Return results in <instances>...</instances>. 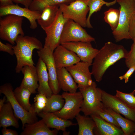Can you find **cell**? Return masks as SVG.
Segmentation results:
<instances>
[{"instance_id":"obj_1","label":"cell","mask_w":135,"mask_h":135,"mask_svg":"<svg viewBox=\"0 0 135 135\" xmlns=\"http://www.w3.org/2000/svg\"><path fill=\"white\" fill-rule=\"evenodd\" d=\"M128 52L124 46L111 42L106 43L100 50L92 63L91 72L99 82L107 69L118 60L125 58Z\"/></svg>"},{"instance_id":"obj_2","label":"cell","mask_w":135,"mask_h":135,"mask_svg":"<svg viewBox=\"0 0 135 135\" xmlns=\"http://www.w3.org/2000/svg\"><path fill=\"white\" fill-rule=\"evenodd\" d=\"M13 49L17 61L15 71L19 73L22 68L26 66H34L32 59V54L35 49L42 48L41 42L36 38L29 36L19 35L16 41Z\"/></svg>"},{"instance_id":"obj_3","label":"cell","mask_w":135,"mask_h":135,"mask_svg":"<svg viewBox=\"0 0 135 135\" xmlns=\"http://www.w3.org/2000/svg\"><path fill=\"white\" fill-rule=\"evenodd\" d=\"M120 6L119 22L117 28L112 32L116 42L124 39H131L129 34L131 18L135 13V1L133 0H117Z\"/></svg>"},{"instance_id":"obj_4","label":"cell","mask_w":135,"mask_h":135,"mask_svg":"<svg viewBox=\"0 0 135 135\" xmlns=\"http://www.w3.org/2000/svg\"><path fill=\"white\" fill-rule=\"evenodd\" d=\"M79 89L83 98L81 111L84 115L96 114L103 108L102 98V90L97 87L95 82L93 81L90 85L84 88Z\"/></svg>"},{"instance_id":"obj_5","label":"cell","mask_w":135,"mask_h":135,"mask_svg":"<svg viewBox=\"0 0 135 135\" xmlns=\"http://www.w3.org/2000/svg\"><path fill=\"white\" fill-rule=\"evenodd\" d=\"M1 17L0 38L14 45L19 35H24L22 28L23 17L12 14Z\"/></svg>"},{"instance_id":"obj_6","label":"cell","mask_w":135,"mask_h":135,"mask_svg":"<svg viewBox=\"0 0 135 135\" xmlns=\"http://www.w3.org/2000/svg\"><path fill=\"white\" fill-rule=\"evenodd\" d=\"M13 88L10 83L5 84L0 87V92L3 94L6 98V102L10 104L16 116L21 120L22 129L26 124H30L38 121L37 114L34 108L28 111L25 109L18 102L15 98Z\"/></svg>"},{"instance_id":"obj_7","label":"cell","mask_w":135,"mask_h":135,"mask_svg":"<svg viewBox=\"0 0 135 135\" xmlns=\"http://www.w3.org/2000/svg\"><path fill=\"white\" fill-rule=\"evenodd\" d=\"M88 1L75 0L68 4L60 5L59 8L64 18L73 20L83 27H86V16L89 11Z\"/></svg>"},{"instance_id":"obj_8","label":"cell","mask_w":135,"mask_h":135,"mask_svg":"<svg viewBox=\"0 0 135 135\" xmlns=\"http://www.w3.org/2000/svg\"><path fill=\"white\" fill-rule=\"evenodd\" d=\"M62 95L65 100L64 105L60 110L53 113L64 119L72 120L81 111L83 100L82 94L80 91L73 93L65 92Z\"/></svg>"},{"instance_id":"obj_9","label":"cell","mask_w":135,"mask_h":135,"mask_svg":"<svg viewBox=\"0 0 135 135\" xmlns=\"http://www.w3.org/2000/svg\"><path fill=\"white\" fill-rule=\"evenodd\" d=\"M82 27L73 20H68L65 24L61 35L60 44L69 42H95V38L88 34Z\"/></svg>"},{"instance_id":"obj_10","label":"cell","mask_w":135,"mask_h":135,"mask_svg":"<svg viewBox=\"0 0 135 135\" xmlns=\"http://www.w3.org/2000/svg\"><path fill=\"white\" fill-rule=\"evenodd\" d=\"M68 20L63 16L59 8L53 22L44 30L46 34L44 47L49 48L54 52L60 44V39L64 25Z\"/></svg>"},{"instance_id":"obj_11","label":"cell","mask_w":135,"mask_h":135,"mask_svg":"<svg viewBox=\"0 0 135 135\" xmlns=\"http://www.w3.org/2000/svg\"><path fill=\"white\" fill-rule=\"evenodd\" d=\"M102 98L104 106L110 108L135 122V108L128 106L116 96L110 94L103 90Z\"/></svg>"},{"instance_id":"obj_12","label":"cell","mask_w":135,"mask_h":135,"mask_svg":"<svg viewBox=\"0 0 135 135\" xmlns=\"http://www.w3.org/2000/svg\"><path fill=\"white\" fill-rule=\"evenodd\" d=\"M37 52L39 58L46 64L48 75V84L53 93L58 94L61 89L58 80L56 68L52 52L49 48L43 47Z\"/></svg>"},{"instance_id":"obj_13","label":"cell","mask_w":135,"mask_h":135,"mask_svg":"<svg viewBox=\"0 0 135 135\" xmlns=\"http://www.w3.org/2000/svg\"><path fill=\"white\" fill-rule=\"evenodd\" d=\"M91 66L87 62L81 61L66 68L77 84L79 89L84 88L92 84V74L89 69Z\"/></svg>"},{"instance_id":"obj_14","label":"cell","mask_w":135,"mask_h":135,"mask_svg":"<svg viewBox=\"0 0 135 135\" xmlns=\"http://www.w3.org/2000/svg\"><path fill=\"white\" fill-rule=\"evenodd\" d=\"M61 44L75 53L82 61L92 65L99 50L93 48L91 42H64Z\"/></svg>"},{"instance_id":"obj_15","label":"cell","mask_w":135,"mask_h":135,"mask_svg":"<svg viewBox=\"0 0 135 135\" xmlns=\"http://www.w3.org/2000/svg\"><path fill=\"white\" fill-rule=\"evenodd\" d=\"M41 12L33 11L29 8H22L18 4H14L4 7H0V16L3 17L9 14L24 17L29 21L30 28L35 29L37 27V20L39 18Z\"/></svg>"},{"instance_id":"obj_16","label":"cell","mask_w":135,"mask_h":135,"mask_svg":"<svg viewBox=\"0 0 135 135\" xmlns=\"http://www.w3.org/2000/svg\"><path fill=\"white\" fill-rule=\"evenodd\" d=\"M53 56L56 68H66L81 60L75 53L61 44L55 49Z\"/></svg>"},{"instance_id":"obj_17","label":"cell","mask_w":135,"mask_h":135,"mask_svg":"<svg viewBox=\"0 0 135 135\" xmlns=\"http://www.w3.org/2000/svg\"><path fill=\"white\" fill-rule=\"evenodd\" d=\"M42 118L49 128L58 130L66 131V128L72 125L77 124L69 120H66L59 117L53 112L42 111L37 114Z\"/></svg>"},{"instance_id":"obj_18","label":"cell","mask_w":135,"mask_h":135,"mask_svg":"<svg viewBox=\"0 0 135 135\" xmlns=\"http://www.w3.org/2000/svg\"><path fill=\"white\" fill-rule=\"evenodd\" d=\"M36 67L39 84L37 89L38 93L44 94L47 97H49L53 93L49 84L48 75L46 64L39 58Z\"/></svg>"},{"instance_id":"obj_19","label":"cell","mask_w":135,"mask_h":135,"mask_svg":"<svg viewBox=\"0 0 135 135\" xmlns=\"http://www.w3.org/2000/svg\"><path fill=\"white\" fill-rule=\"evenodd\" d=\"M21 72L24 78L20 86L28 89L32 94L36 93L39 86L36 67L26 66L22 68Z\"/></svg>"},{"instance_id":"obj_20","label":"cell","mask_w":135,"mask_h":135,"mask_svg":"<svg viewBox=\"0 0 135 135\" xmlns=\"http://www.w3.org/2000/svg\"><path fill=\"white\" fill-rule=\"evenodd\" d=\"M90 116L95 124L96 126L94 128L97 134L124 135L121 129L107 122L98 115L94 114Z\"/></svg>"},{"instance_id":"obj_21","label":"cell","mask_w":135,"mask_h":135,"mask_svg":"<svg viewBox=\"0 0 135 135\" xmlns=\"http://www.w3.org/2000/svg\"><path fill=\"white\" fill-rule=\"evenodd\" d=\"M58 133V130H50L42 119L32 124H26L20 135H56Z\"/></svg>"},{"instance_id":"obj_22","label":"cell","mask_w":135,"mask_h":135,"mask_svg":"<svg viewBox=\"0 0 135 135\" xmlns=\"http://www.w3.org/2000/svg\"><path fill=\"white\" fill-rule=\"evenodd\" d=\"M58 80L61 89L65 92H76L78 85L72 76L65 68H56Z\"/></svg>"},{"instance_id":"obj_23","label":"cell","mask_w":135,"mask_h":135,"mask_svg":"<svg viewBox=\"0 0 135 135\" xmlns=\"http://www.w3.org/2000/svg\"><path fill=\"white\" fill-rule=\"evenodd\" d=\"M18 119L10 104L7 102L0 110V127L7 128L12 126L18 128L19 124Z\"/></svg>"},{"instance_id":"obj_24","label":"cell","mask_w":135,"mask_h":135,"mask_svg":"<svg viewBox=\"0 0 135 135\" xmlns=\"http://www.w3.org/2000/svg\"><path fill=\"white\" fill-rule=\"evenodd\" d=\"M59 9V6H48L44 8L37 21L43 30L49 26L53 22Z\"/></svg>"},{"instance_id":"obj_25","label":"cell","mask_w":135,"mask_h":135,"mask_svg":"<svg viewBox=\"0 0 135 135\" xmlns=\"http://www.w3.org/2000/svg\"><path fill=\"white\" fill-rule=\"evenodd\" d=\"M103 108L114 117L123 132L124 135L134 134L135 132V122L122 117L110 108L104 106Z\"/></svg>"},{"instance_id":"obj_26","label":"cell","mask_w":135,"mask_h":135,"mask_svg":"<svg viewBox=\"0 0 135 135\" xmlns=\"http://www.w3.org/2000/svg\"><path fill=\"white\" fill-rule=\"evenodd\" d=\"M78 126V135H93L94 130L96 127L92 118L88 116L79 114L75 118Z\"/></svg>"},{"instance_id":"obj_27","label":"cell","mask_w":135,"mask_h":135,"mask_svg":"<svg viewBox=\"0 0 135 135\" xmlns=\"http://www.w3.org/2000/svg\"><path fill=\"white\" fill-rule=\"evenodd\" d=\"M14 92L16 99L25 109L30 111L34 109V105H31L30 102L32 93L29 90L20 86L15 88Z\"/></svg>"},{"instance_id":"obj_28","label":"cell","mask_w":135,"mask_h":135,"mask_svg":"<svg viewBox=\"0 0 135 135\" xmlns=\"http://www.w3.org/2000/svg\"><path fill=\"white\" fill-rule=\"evenodd\" d=\"M47 98L46 105L43 111L54 112L59 110L63 107L65 100L62 95L53 94Z\"/></svg>"},{"instance_id":"obj_29","label":"cell","mask_w":135,"mask_h":135,"mask_svg":"<svg viewBox=\"0 0 135 135\" xmlns=\"http://www.w3.org/2000/svg\"><path fill=\"white\" fill-rule=\"evenodd\" d=\"M116 0H114L110 2H107L104 0H88V5L89 8V12L86 19V27L89 28H93L90 24V19L94 13L100 11L104 4L108 7L114 4L117 2Z\"/></svg>"},{"instance_id":"obj_30","label":"cell","mask_w":135,"mask_h":135,"mask_svg":"<svg viewBox=\"0 0 135 135\" xmlns=\"http://www.w3.org/2000/svg\"><path fill=\"white\" fill-rule=\"evenodd\" d=\"M75 0H34L29 8L33 11L41 13L44 8L48 6H59L62 4H68Z\"/></svg>"},{"instance_id":"obj_31","label":"cell","mask_w":135,"mask_h":135,"mask_svg":"<svg viewBox=\"0 0 135 135\" xmlns=\"http://www.w3.org/2000/svg\"><path fill=\"white\" fill-rule=\"evenodd\" d=\"M120 11L119 9L111 8L104 13V19L110 26L112 32L117 28L118 24Z\"/></svg>"},{"instance_id":"obj_32","label":"cell","mask_w":135,"mask_h":135,"mask_svg":"<svg viewBox=\"0 0 135 135\" xmlns=\"http://www.w3.org/2000/svg\"><path fill=\"white\" fill-rule=\"evenodd\" d=\"M48 98L44 94L38 93L34 98V112L38 114L43 111L47 103Z\"/></svg>"},{"instance_id":"obj_33","label":"cell","mask_w":135,"mask_h":135,"mask_svg":"<svg viewBox=\"0 0 135 135\" xmlns=\"http://www.w3.org/2000/svg\"><path fill=\"white\" fill-rule=\"evenodd\" d=\"M135 90L129 93H125L118 90L116 96L130 106L135 108Z\"/></svg>"},{"instance_id":"obj_34","label":"cell","mask_w":135,"mask_h":135,"mask_svg":"<svg viewBox=\"0 0 135 135\" xmlns=\"http://www.w3.org/2000/svg\"><path fill=\"white\" fill-rule=\"evenodd\" d=\"M96 114L99 116L107 122L120 128V126L114 117L106 111L104 108L98 111Z\"/></svg>"},{"instance_id":"obj_35","label":"cell","mask_w":135,"mask_h":135,"mask_svg":"<svg viewBox=\"0 0 135 135\" xmlns=\"http://www.w3.org/2000/svg\"><path fill=\"white\" fill-rule=\"evenodd\" d=\"M125 58V64L127 68L135 67V42L132 44L130 50Z\"/></svg>"},{"instance_id":"obj_36","label":"cell","mask_w":135,"mask_h":135,"mask_svg":"<svg viewBox=\"0 0 135 135\" xmlns=\"http://www.w3.org/2000/svg\"><path fill=\"white\" fill-rule=\"evenodd\" d=\"M12 45L8 43L5 44L0 41V51L6 52L12 56L14 54L13 46Z\"/></svg>"},{"instance_id":"obj_37","label":"cell","mask_w":135,"mask_h":135,"mask_svg":"<svg viewBox=\"0 0 135 135\" xmlns=\"http://www.w3.org/2000/svg\"><path fill=\"white\" fill-rule=\"evenodd\" d=\"M129 34L131 39L134 42H135V13L133 15L130 20Z\"/></svg>"},{"instance_id":"obj_38","label":"cell","mask_w":135,"mask_h":135,"mask_svg":"<svg viewBox=\"0 0 135 135\" xmlns=\"http://www.w3.org/2000/svg\"><path fill=\"white\" fill-rule=\"evenodd\" d=\"M129 68L124 75L119 76V78L120 80L124 79L126 83L128 82L129 78L135 70V67L134 66H132Z\"/></svg>"},{"instance_id":"obj_39","label":"cell","mask_w":135,"mask_h":135,"mask_svg":"<svg viewBox=\"0 0 135 135\" xmlns=\"http://www.w3.org/2000/svg\"><path fill=\"white\" fill-rule=\"evenodd\" d=\"M34 0H12L13 2L16 4H20L25 7L29 8Z\"/></svg>"},{"instance_id":"obj_40","label":"cell","mask_w":135,"mask_h":135,"mask_svg":"<svg viewBox=\"0 0 135 135\" xmlns=\"http://www.w3.org/2000/svg\"><path fill=\"white\" fill-rule=\"evenodd\" d=\"M2 135H18V133L16 131L8 129L6 128H3L1 130Z\"/></svg>"},{"instance_id":"obj_41","label":"cell","mask_w":135,"mask_h":135,"mask_svg":"<svg viewBox=\"0 0 135 135\" xmlns=\"http://www.w3.org/2000/svg\"><path fill=\"white\" fill-rule=\"evenodd\" d=\"M12 0H0V7L6 6L14 4Z\"/></svg>"},{"instance_id":"obj_42","label":"cell","mask_w":135,"mask_h":135,"mask_svg":"<svg viewBox=\"0 0 135 135\" xmlns=\"http://www.w3.org/2000/svg\"><path fill=\"white\" fill-rule=\"evenodd\" d=\"M6 100V98L5 96H4L2 98H0V110L4 104V102Z\"/></svg>"},{"instance_id":"obj_43","label":"cell","mask_w":135,"mask_h":135,"mask_svg":"<svg viewBox=\"0 0 135 135\" xmlns=\"http://www.w3.org/2000/svg\"><path fill=\"white\" fill-rule=\"evenodd\" d=\"M133 135H135V132L134 133V134Z\"/></svg>"},{"instance_id":"obj_44","label":"cell","mask_w":135,"mask_h":135,"mask_svg":"<svg viewBox=\"0 0 135 135\" xmlns=\"http://www.w3.org/2000/svg\"><path fill=\"white\" fill-rule=\"evenodd\" d=\"M134 0V1H135V0Z\"/></svg>"}]
</instances>
